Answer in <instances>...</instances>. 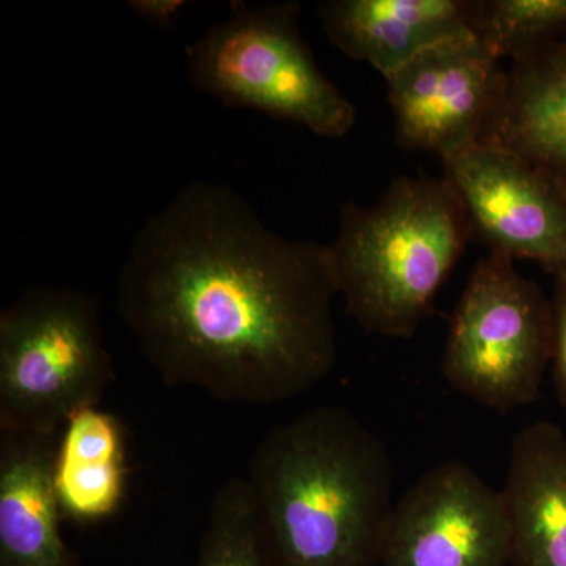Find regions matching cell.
Listing matches in <instances>:
<instances>
[{
	"mask_svg": "<svg viewBox=\"0 0 566 566\" xmlns=\"http://www.w3.org/2000/svg\"><path fill=\"white\" fill-rule=\"evenodd\" d=\"M329 248L274 232L227 185L192 181L134 233L117 311L167 387L274 405L337 364Z\"/></svg>",
	"mask_w": 566,
	"mask_h": 566,
	"instance_id": "cell-1",
	"label": "cell"
},
{
	"mask_svg": "<svg viewBox=\"0 0 566 566\" xmlns=\"http://www.w3.org/2000/svg\"><path fill=\"white\" fill-rule=\"evenodd\" d=\"M244 482L270 566H381L394 465L352 412L319 406L277 424Z\"/></svg>",
	"mask_w": 566,
	"mask_h": 566,
	"instance_id": "cell-2",
	"label": "cell"
},
{
	"mask_svg": "<svg viewBox=\"0 0 566 566\" xmlns=\"http://www.w3.org/2000/svg\"><path fill=\"white\" fill-rule=\"evenodd\" d=\"M472 232L446 178L401 177L375 207L346 205L327 245L346 311L368 333L411 338Z\"/></svg>",
	"mask_w": 566,
	"mask_h": 566,
	"instance_id": "cell-3",
	"label": "cell"
},
{
	"mask_svg": "<svg viewBox=\"0 0 566 566\" xmlns=\"http://www.w3.org/2000/svg\"><path fill=\"white\" fill-rule=\"evenodd\" d=\"M115 381L91 294L35 285L0 314V433L61 436Z\"/></svg>",
	"mask_w": 566,
	"mask_h": 566,
	"instance_id": "cell-4",
	"label": "cell"
},
{
	"mask_svg": "<svg viewBox=\"0 0 566 566\" xmlns=\"http://www.w3.org/2000/svg\"><path fill=\"white\" fill-rule=\"evenodd\" d=\"M294 2H233L226 21L186 48L197 91L229 107L263 112L323 137H342L356 123V107L316 66L301 36Z\"/></svg>",
	"mask_w": 566,
	"mask_h": 566,
	"instance_id": "cell-5",
	"label": "cell"
},
{
	"mask_svg": "<svg viewBox=\"0 0 566 566\" xmlns=\"http://www.w3.org/2000/svg\"><path fill=\"white\" fill-rule=\"evenodd\" d=\"M553 305L505 253L476 263L457 305L442 359L447 382L475 403L509 411L535 401L553 357Z\"/></svg>",
	"mask_w": 566,
	"mask_h": 566,
	"instance_id": "cell-6",
	"label": "cell"
},
{
	"mask_svg": "<svg viewBox=\"0 0 566 566\" xmlns=\"http://www.w3.org/2000/svg\"><path fill=\"white\" fill-rule=\"evenodd\" d=\"M506 71L476 33L441 41L385 77L397 137L442 159L482 142Z\"/></svg>",
	"mask_w": 566,
	"mask_h": 566,
	"instance_id": "cell-7",
	"label": "cell"
},
{
	"mask_svg": "<svg viewBox=\"0 0 566 566\" xmlns=\"http://www.w3.org/2000/svg\"><path fill=\"white\" fill-rule=\"evenodd\" d=\"M381 566H510L502 491L469 465H436L394 505Z\"/></svg>",
	"mask_w": 566,
	"mask_h": 566,
	"instance_id": "cell-8",
	"label": "cell"
},
{
	"mask_svg": "<svg viewBox=\"0 0 566 566\" xmlns=\"http://www.w3.org/2000/svg\"><path fill=\"white\" fill-rule=\"evenodd\" d=\"M446 180L491 251L566 271V196L516 153L479 142L442 159Z\"/></svg>",
	"mask_w": 566,
	"mask_h": 566,
	"instance_id": "cell-9",
	"label": "cell"
},
{
	"mask_svg": "<svg viewBox=\"0 0 566 566\" xmlns=\"http://www.w3.org/2000/svg\"><path fill=\"white\" fill-rule=\"evenodd\" d=\"M318 10L335 46L385 77L441 41L475 33L471 0H329Z\"/></svg>",
	"mask_w": 566,
	"mask_h": 566,
	"instance_id": "cell-10",
	"label": "cell"
},
{
	"mask_svg": "<svg viewBox=\"0 0 566 566\" xmlns=\"http://www.w3.org/2000/svg\"><path fill=\"white\" fill-rule=\"evenodd\" d=\"M59 436L0 433V566H80L62 535Z\"/></svg>",
	"mask_w": 566,
	"mask_h": 566,
	"instance_id": "cell-11",
	"label": "cell"
},
{
	"mask_svg": "<svg viewBox=\"0 0 566 566\" xmlns=\"http://www.w3.org/2000/svg\"><path fill=\"white\" fill-rule=\"evenodd\" d=\"M502 491L510 566H566V436L539 420L513 438Z\"/></svg>",
	"mask_w": 566,
	"mask_h": 566,
	"instance_id": "cell-12",
	"label": "cell"
},
{
	"mask_svg": "<svg viewBox=\"0 0 566 566\" xmlns=\"http://www.w3.org/2000/svg\"><path fill=\"white\" fill-rule=\"evenodd\" d=\"M482 142L516 153L566 196V36L513 62Z\"/></svg>",
	"mask_w": 566,
	"mask_h": 566,
	"instance_id": "cell-13",
	"label": "cell"
},
{
	"mask_svg": "<svg viewBox=\"0 0 566 566\" xmlns=\"http://www.w3.org/2000/svg\"><path fill=\"white\" fill-rule=\"evenodd\" d=\"M54 483L63 516L92 524L117 512L125 497L126 460L122 424L109 412L85 408L59 436Z\"/></svg>",
	"mask_w": 566,
	"mask_h": 566,
	"instance_id": "cell-14",
	"label": "cell"
},
{
	"mask_svg": "<svg viewBox=\"0 0 566 566\" xmlns=\"http://www.w3.org/2000/svg\"><path fill=\"white\" fill-rule=\"evenodd\" d=\"M474 29L497 59L513 62L566 36V0L475 2Z\"/></svg>",
	"mask_w": 566,
	"mask_h": 566,
	"instance_id": "cell-15",
	"label": "cell"
},
{
	"mask_svg": "<svg viewBox=\"0 0 566 566\" xmlns=\"http://www.w3.org/2000/svg\"><path fill=\"white\" fill-rule=\"evenodd\" d=\"M196 566H270L241 476L212 495Z\"/></svg>",
	"mask_w": 566,
	"mask_h": 566,
	"instance_id": "cell-16",
	"label": "cell"
},
{
	"mask_svg": "<svg viewBox=\"0 0 566 566\" xmlns=\"http://www.w3.org/2000/svg\"><path fill=\"white\" fill-rule=\"evenodd\" d=\"M553 357L554 385L560 403L566 409V271L556 275L553 300Z\"/></svg>",
	"mask_w": 566,
	"mask_h": 566,
	"instance_id": "cell-17",
	"label": "cell"
},
{
	"mask_svg": "<svg viewBox=\"0 0 566 566\" xmlns=\"http://www.w3.org/2000/svg\"><path fill=\"white\" fill-rule=\"evenodd\" d=\"M128 6L140 20L159 25V28H172L185 9L186 2L182 0H134Z\"/></svg>",
	"mask_w": 566,
	"mask_h": 566,
	"instance_id": "cell-18",
	"label": "cell"
}]
</instances>
